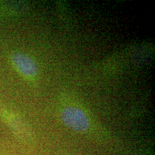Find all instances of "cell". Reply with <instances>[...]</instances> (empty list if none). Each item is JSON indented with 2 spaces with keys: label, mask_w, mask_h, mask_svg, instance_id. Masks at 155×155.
<instances>
[{
  "label": "cell",
  "mask_w": 155,
  "mask_h": 155,
  "mask_svg": "<svg viewBox=\"0 0 155 155\" xmlns=\"http://www.w3.org/2000/svg\"><path fill=\"white\" fill-rule=\"evenodd\" d=\"M61 119L67 127L76 132H86L90 127L88 116L82 109L75 106L64 108L61 112Z\"/></svg>",
  "instance_id": "1"
},
{
  "label": "cell",
  "mask_w": 155,
  "mask_h": 155,
  "mask_svg": "<svg viewBox=\"0 0 155 155\" xmlns=\"http://www.w3.org/2000/svg\"><path fill=\"white\" fill-rule=\"evenodd\" d=\"M12 61L15 68L24 77L33 79L38 76V65L35 61L27 54L16 52L12 55Z\"/></svg>",
  "instance_id": "2"
}]
</instances>
